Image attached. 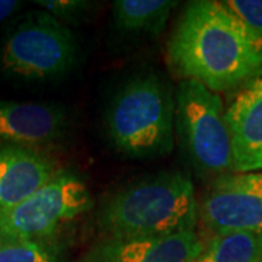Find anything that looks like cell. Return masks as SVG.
I'll list each match as a JSON object with an SVG mask.
<instances>
[{
	"label": "cell",
	"instance_id": "obj_1",
	"mask_svg": "<svg viewBox=\"0 0 262 262\" xmlns=\"http://www.w3.org/2000/svg\"><path fill=\"white\" fill-rule=\"evenodd\" d=\"M168 63L182 80L214 94L244 88L262 76V37L225 2L194 0L169 38Z\"/></svg>",
	"mask_w": 262,
	"mask_h": 262
},
{
	"label": "cell",
	"instance_id": "obj_9",
	"mask_svg": "<svg viewBox=\"0 0 262 262\" xmlns=\"http://www.w3.org/2000/svg\"><path fill=\"white\" fill-rule=\"evenodd\" d=\"M234 172L262 170V76L246 83L226 110Z\"/></svg>",
	"mask_w": 262,
	"mask_h": 262
},
{
	"label": "cell",
	"instance_id": "obj_4",
	"mask_svg": "<svg viewBox=\"0 0 262 262\" xmlns=\"http://www.w3.org/2000/svg\"><path fill=\"white\" fill-rule=\"evenodd\" d=\"M175 127L182 149L200 172L220 177L234 172L230 131L219 95L198 82L181 80Z\"/></svg>",
	"mask_w": 262,
	"mask_h": 262
},
{
	"label": "cell",
	"instance_id": "obj_13",
	"mask_svg": "<svg viewBox=\"0 0 262 262\" xmlns=\"http://www.w3.org/2000/svg\"><path fill=\"white\" fill-rule=\"evenodd\" d=\"M192 262H262V232L215 234Z\"/></svg>",
	"mask_w": 262,
	"mask_h": 262
},
{
	"label": "cell",
	"instance_id": "obj_16",
	"mask_svg": "<svg viewBox=\"0 0 262 262\" xmlns=\"http://www.w3.org/2000/svg\"><path fill=\"white\" fill-rule=\"evenodd\" d=\"M225 5L262 37V0H227Z\"/></svg>",
	"mask_w": 262,
	"mask_h": 262
},
{
	"label": "cell",
	"instance_id": "obj_8",
	"mask_svg": "<svg viewBox=\"0 0 262 262\" xmlns=\"http://www.w3.org/2000/svg\"><path fill=\"white\" fill-rule=\"evenodd\" d=\"M203 249L195 230L153 239L103 237L80 262H192Z\"/></svg>",
	"mask_w": 262,
	"mask_h": 262
},
{
	"label": "cell",
	"instance_id": "obj_11",
	"mask_svg": "<svg viewBox=\"0 0 262 262\" xmlns=\"http://www.w3.org/2000/svg\"><path fill=\"white\" fill-rule=\"evenodd\" d=\"M57 172L56 163L39 150L0 144V214L32 195Z\"/></svg>",
	"mask_w": 262,
	"mask_h": 262
},
{
	"label": "cell",
	"instance_id": "obj_15",
	"mask_svg": "<svg viewBox=\"0 0 262 262\" xmlns=\"http://www.w3.org/2000/svg\"><path fill=\"white\" fill-rule=\"evenodd\" d=\"M37 5L58 20H80L92 9V3L86 0H38Z\"/></svg>",
	"mask_w": 262,
	"mask_h": 262
},
{
	"label": "cell",
	"instance_id": "obj_6",
	"mask_svg": "<svg viewBox=\"0 0 262 262\" xmlns=\"http://www.w3.org/2000/svg\"><path fill=\"white\" fill-rule=\"evenodd\" d=\"M73 32L48 13H35L10 34L3 50L6 72L27 80H48L67 73L76 63Z\"/></svg>",
	"mask_w": 262,
	"mask_h": 262
},
{
	"label": "cell",
	"instance_id": "obj_17",
	"mask_svg": "<svg viewBox=\"0 0 262 262\" xmlns=\"http://www.w3.org/2000/svg\"><path fill=\"white\" fill-rule=\"evenodd\" d=\"M20 8V3L16 0H0V24L12 16Z\"/></svg>",
	"mask_w": 262,
	"mask_h": 262
},
{
	"label": "cell",
	"instance_id": "obj_7",
	"mask_svg": "<svg viewBox=\"0 0 262 262\" xmlns=\"http://www.w3.org/2000/svg\"><path fill=\"white\" fill-rule=\"evenodd\" d=\"M198 214L215 234L262 232V170L219 177L203 196Z\"/></svg>",
	"mask_w": 262,
	"mask_h": 262
},
{
	"label": "cell",
	"instance_id": "obj_10",
	"mask_svg": "<svg viewBox=\"0 0 262 262\" xmlns=\"http://www.w3.org/2000/svg\"><path fill=\"white\" fill-rule=\"evenodd\" d=\"M69 120L56 105L0 101V144L37 147L60 140Z\"/></svg>",
	"mask_w": 262,
	"mask_h": 262
},
{
	"label": "cell",
	"instance_id": "obj_2",
	"mask_svg": "<svg viewBox=\"0 0 262 262\" xmlns=\"http://www.w3.org/2000/svg\"><path fill=\"white\" fill-rule=\"evenodd\" d=\"M198 215L195 188L189 177L163 172L110 196L98 213V227L105 237H166L194 232Z\"/></svg>",
	"mask_w": 262,
	"mask_h": 262
},
{
	"label": "cell",
	"instance_id": "obj_3",
	"mask_svg": "<svg viewBox=\"0 0 262 262\" xmlns=\"http://www.w3.org/2000/svg\"><path fill=\"white\" fill-rule=\"evenodd\" d=\"M114 147L136 159L168 155L175 137V99L155 73L133 77L114 96L106 114Z\"/></svg>",
	"mask_w": 262,
	"mask_h": 262
},
{
	"label": "cell",
	"instance_id": "obj_5",
	"mask_svg": "<svg viewBox=\"0 0 262 262\" xmlns=\"http://www.w3.org/2000/svg\"><path fill=\"white\" fill-rule=\"evenodd\" d=\"M92 204L91 192L73 172L58 170L20 204L0 214V237L46 241Z\"/></svg>",
	"mask_w": 262,
	"mask_h": 262
},
{
	"label": "cell",
	"instance_id": "obj_14",
	"mask_svg": "<svg viewBox=\"0 0 262 262\" xmlns=\"http://www.w3.org/2000/svg\"><path fill=\"white\" fill-rule=\"evenodd\" d=\"M0 262H61V258L46 241L0 237Z\"/></svg>",
	"mask_w": 262,
	"mask_h": 262
},
{
	"label": "cell",
	"instance_id": "obj_12",
	"mask_svg": "<svg viewBox=\"0 0 262 262\" xmlns=\"http://www.w3.org/2000/svg\"><path fill=\"white\" fill-rule=\"evenodd\" d=\"M175 6L172 0H117L113 3L114 22L127 34L158 35Z\"/></svg>",
	"mask_w": 262,
	"mask_h": 262
}]
</instances>
